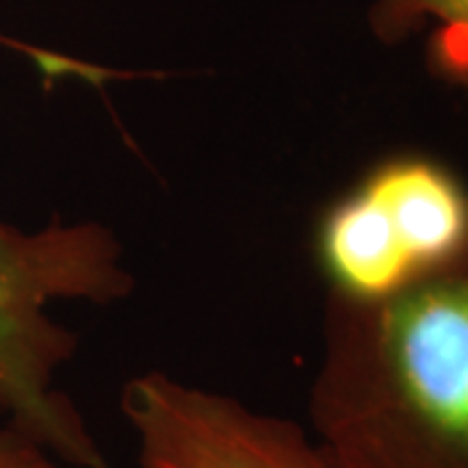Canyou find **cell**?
Returning <instances> with one entry per match:
<instances>
[{
	"mask_svg": "<svg viewBox=\"0 0 468 468\" xmlns=\"http://www.w3.org/2000/svg\"><path fill=\"white\" fill-rule=\"evenodd\" d=\"M120 411L141 468H334L300 424L162 369L131 378Z\"/></svg>",
	"mask_w": 468,
	"mask_h": 468,
	"instance_id": "4",
	"label": "cell"
},
{
	"mask_svg": "<svg viewBox=\"0 0 468 468\" xmlns=\"http://www.w3.org/2000/svg\"><path fill=\"white\" fill-rule=\"evenodd\" d=\"M0 468H70L50 451L21 435L11 424H0Z\"/></svg>",
	"mask_w": 468,
	"mask_h": 468,
	"instance_id": "6",
	"label": "cell"
},
{
	"mask_svg": "<svg viewBox=\"0 0 468 468\" xmlns=\"http://www.w3.org/2000/svg\"><path fill=\"white\" fill-rule=\"evenodd\" d=\"M133 292L122 248L100 221L21 229L0 221V419L70 468H112L79 409L58 390L76 335L55 302L112 304Z\"/></svg>",
	"mask_w": 468,
	"mask_h": 468,
	"instance_id": "2",
	"label": "cell"
},
{
	"mask_svg": "<svg viewBox=\"0 0 468 468\" xmlns=\"http://www.w3.org/2000/svg\"><path fill=\"white\" fill-rule=\"evenodd\" d=\"M313 255L331 300L393 297L468 255V183L437 156L390 154L320 211Z\"/></svg>",
	"mask_w": 468,
	"mask_h": 468,
	"instance_id": "3",
	"label": "cell"
},
{
	"mask_svg": "<svg viewBox=\"0 0 468 468\" xmlns=\"http://www.w3.org/2000/svg\"><path fill=\"white\" fill-rule=\"evenodd\" d=\"M369 29L383 45L430 29V73L468 97V0H372Z\"/></svg>",
	"mask_w": 468,
	"mask_h": 468,
	"instance_id": "5",
	"label": "cell"
},
{
	"mask_svg": "<svg viewBox=\"0 0 468 468\" xmlns=\"http://www.w3.org/2000/svg\"><path fill=\"white\" fill-rule=\"evenodd\" d=\"M307 417L334 468H468V255L378 302H325Z\"/></svg>",
	"mask_w": 468,
	"mask_h": 468,
	"instance_id": "1",
	"label": "cell"
}]
</instances>
